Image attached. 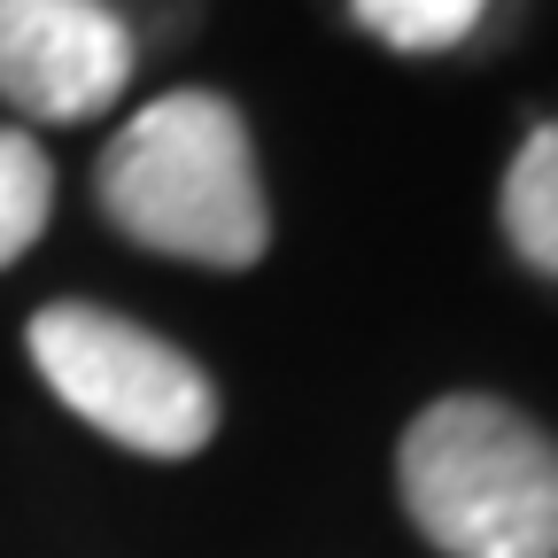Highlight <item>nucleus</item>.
Instances as JSON below:
<instances>
[{
    "label": "nucleus",
    "mask_w": 558,
    "mask_h": 558,
    "mask_svg": "<svg viewBox=\"0 0 558 558\" xmlns=\"http://www.w3.org/2000/svg\"><path fill=\"white\" fill-rule=\"evenodd\" d=\"M94 202L132 248L179 264L248 271L271 248L248 117L209 86H179L140 109L94 163Z\"/></svg>",
    "instance_id": "1"
},
{
    "label": "nucleus",
    "mask_w": 558,
    "mask_h": 558,
    "mask_svg": "<svg viewBox=\"0 0 558 558\" xmlns=\"http://www.w3.org/2000/svg\"><path fill=\"white\" fill-rule=\"evenodd\" d=\"M396 497L442 558H558V435L505 396H435L396 442Z\"/></svg>",
    "instance_id": "2"
},
{
    "label": "nucleus",
    "mask_w": 558,
    "mask_h": 558,
    "mask_svg": "<svg viewBox=\"0 0 558 558\" xmlns=\"http://www.w3.org/2000/svg\"><path fill=\"white\" fill-rule=\"evenodd\" d=\"M24 341H32V365L47 373V388L86 427H101L109 442H124L140 458H194L218 435L209 373L148 326L94 311V303H47Z\"/></svg>",
    "instance_id": "3"
},
{
    "label": "nucleus",
    "mask_w": 558,
    "mask_h": 558,
    "mask_svg": "<svg viewBox=\"0 0 558 558\" xmlns=\"http://www.w3.org/2000/svg\"><path fill=\"white\" fill-rule=\"evenodd\" d=\"M132 86V32L101 0H0V101L32 124H86Z\"/></svg>",
    "instance_id": "4"
},
{
    "label": "nucleus",
    "mask_w": 558,
    "mask_h": 558,
    "mask_svg": "<svg viewBox=\"0 0 558 558\" xmlns=\"http://www.w3.org/2000/svg\"><path fill=\"white\" fill-rule=\"evenodd\" d=\"M497 226L512 241V256L543 279H558V117L535 124L520 140V156L505 163V194H497Z\"/></svg>",
    "instance_id": "5"
},
{
    "label": "nucleus",
    "mask_w": 558,
    "mask_h": 558,
    "mask_svg": "<svg viewBox=\"0 0 558 558\" xmlns=\"http://www.w3.org/2000/svg\"><path fill=\"white\" fill-rule=\"evenodd\" d=\"M349 16L396 54H442L481 32L488 0H349Z\"/></svg>",
    "instance_id": "6"
},
{
    "label": "nucleus",
    "mask_w": 558,
    "mask_h": 558,
    "mask_svg": "<svg viewBox=\"0 0 558 558\" xmlns=\"http://www.w3.org/2000/svg\"><path fill=\"white\" fill-rule=\"evenodd\" d=\"M47 209H54V163L39 156L32 132H0V271L47 233Z\"/></svg>",
    "instance_id": "7"
}]
</instances>
